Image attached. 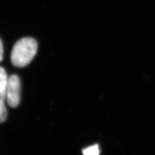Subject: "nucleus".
<instances>
[{"instance_id": "f257e3e1", "label": "nucleus", "mask_w": 155, "mask_h": 155, "mask_svg": "<svg viewBox=\"0 0 155 155\" xmlns=\"http://www.w3.org/2000/svg\"><path fill=\"white\" fill-rule=\"evenodd\" d=\"M38 49L36 41L32 38H23L16 43L11 55L12 65L16 67L28 65L35 58Z\"/></svg>"}, {"instance_id": "f03ea898", "label": "nucleus", "mask_w": 155, "mask_h": 155, "mask_svg": "<svg viewBox=\"0 0 155 155\" xmlns=\"http://www.w3.org/2000/svg\"><path fill=\"white\" fill-rule=\"evenodd\" d=\"M21 84L19 77L13 74L8 78L7 87L6 100L9 107L15 108L20 101Z\"/></svg>"}, {"instance_id": "7ed1b4c3", "label": "nucleus", "mask_w": 155, "mask_h": 155, "mask_svg": "<svg viewBox=\"0 0 155 155\" xmlns=\"http://www.w3.org/2000/svg\"><path fill=\"white\" fill-rule=\"evenodd\" d=\"M8 80V78L5 71L3 67H0V97L4 100H6Z\"/></svg>"}, {"instance_id": "20e7f679", "label": "nucleus", "mask_w": 155, "mask_h": 155, "mask_svg": "<svg viewBox=\"0 0 155 155\" xmlns=\"http://www.w3.org/2000/svg\"><path fill=\"white\" fill-rule=\"evenodd\" d=\"M84 155H100V150L98 145H94L83 149Z\"/></svg>"}, {"instance_id": "39448f33", "label": "nucleus", "mask_w": 155, "mask_h": 155, "mask_svg": "<svg viewBox=\"0 0 155 155\" xmlns=\"http://www.w3.org/2000/svg\"><path fill=\"white\" fill-rule=\"evenodd\" d=\"M5 100L0 97V123H3L7 117V110L4 103Z\"/></svg>"}, {"instance_id": "423d86ee", "label": "nucleus", "mask_w": 155, "mask_h": 155, "mask_svg": "<svg viewBox=\"0 0 155 155\" xmlns=\"http://www.w3.org/2000/svg\"><path fill=\"white\" fill-rule=\"evenodd\" d=\"M3 46L2 41V40L0 39V62L3 60Z\"/></svg>"}]
</instances>
